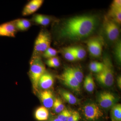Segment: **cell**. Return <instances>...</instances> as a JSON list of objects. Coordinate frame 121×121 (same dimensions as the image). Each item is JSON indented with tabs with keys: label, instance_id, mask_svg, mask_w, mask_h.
I'll return each mask as SVG.
<instances>
[{
	"label": "cell",
	"instance_id": "52a82bcc",
	"mask_svg": "<svg viewBox=\"0 0 121 121\" xmlns=\"http://www.w3.org/2000/svg\"><path fill=\"white\" fill-rule=\"evenodd\" d=\"M87 45L90 54L95 57L101 56L102 51L103 43L100 38H94L89 40Z\"/></svg>",
	"mask_w": 121,
	"mask_h": 121
},
{
	"label": "cell",
	"instance_id": "d6986e66",
	"mask_svg": "<svg viewBox=\"0 0 121 121\" xmlns=\"http://www.w3.org/2000/svg\"><path fill=\"white\" fill-rule=\"evenodd\" d=\"M69 48L75 56L76 60L82 59L86 56V52L82 47L77 46Z\"/></svg>",
	"mask_w": 121,
	"mask_h": 121
},
{
	"label": "cell",
	"instance_id": "8fae6325",
	"mask_svg": "<svg viewBox=\"0 0 121 121\" xmlns=\"http://www.w3.org/2000/svg\"><path fill=\"white\" fill-rule=\"evenodd\" d=\"M43 2V0L30 1L24 7L22 11V15L27 16L35 13L41 7Z\"/></svg>",
	"mask_w": 121,
	"mask_h": 121
},
{
	"label": "cell",
	"instance_id": "44dd1931",
	"mask_svg": "<svg viewBox=\"0 0 121 121\" xmlns=\"http://www.w3.org/2000/svg\"><path fill=\"white\" fill-rule=\"evenodd\" d=\"M62 97L67 102L71 105L75 104L78 102L77 98L73 94L66 91H61Z\"/></svg>",
	"mask_w": 121,
	"mask_h": 121
},
{
	"label": "cell",
	"instance_id": "e0dca14e",
	"mask_svg": "<svg viewBox=\"0 0 121 121\" xmlns=\"http://www.w3.org/2000/svg\"><path fill=\"white\" fill-rule=\"evenodd\" d=\"M49 116V112L47 108L41 106L37 109L35 112L36 118L39 121L47 120Z\"/></svg>",
	"mask_w": 121,
	"mask_h": 121
},
{
	"label": "cell",
	"instance_id": "8992f818",
	"mask_svg": "<svg viewBox=\"0 0 121 121\" xmlns=\"http://www.w3.org/2000/svg\"><path fill=\"white\" fill-rule=\"evenodd\" d=\"M83 110L85 117L88 120H96L103 115L102 112L99 107L95 103L86 104L83 107Z\"/></svg>",
	"mask_w": 121,
	"mask_h": 121
},
{
	"label": "cell",
	"instance_id": "4fadbf2b",
	"mask_svg": "<svg viewBox=\"0 0 121 121\" xmlns=\"http://www.w3.org/2000/svg\"><path fill=\"white\" fill-rule=\"evenodd\" d=\"M54 82V79L52 75L45 72L40 78L39 86L41 89L47 90L52 86Z\"/></svg>",
	"mask_w": 121,
	"mask_h": 121
},
{
	"label": "cell",
	"instance_id": "7402d4cb",
	"mask_svg": "<svg viewBox=\"0 0 121 121\" xmlns=\"http://www.w3.org/2000/svg\"><path fill=\"white\" fill-rule=\"evenodd\" d=\"M68 69L78 82L81 83L83 79V75L80 69L77 67L68 68Z\"/></svg>",
	"mask_w": 121,
	"mask_h": 121
},
{
	"label": "cell",
	"instance_id": "f1b7e54d",
	"mask_svg": "<svg viewBox=\"0 0 121 121\" xmlns=\"http://www.w3.org/2000/svg\"><path fill=\"white\" fill-rule=\"evenodd\" d=\"M81 118L79 113L76 111L72 112L67 121H79Z\"/></svg>",
	"mask_w": 121,
	"mask_h": 121
},
{
	"label": "cell",
	"instance_id": "6da1fadb",
	"mask_svg": "<svg viewBox=\"0 0 121 121\" xmlns=\"http://www.w3.org/2000/svg\"><path fill=\"white\" fill-rule=\"evenodd\" d=\"M98 24L97 17L91 15L78 16L64 22L59 30V36L71 40H79L90 35Z\"/></svg>",
	"mask_w": 121,
	"mask_h": 121
},
{
	"label": "cell",
	"instance_id": "f546056e",
	"mask_svg": "<svg viewBox=\"0 0 121 121\" xmlns=\"http://www.w3.org/2000/svg\"><path fill=\"white\" fill-rule=\"evenodd\" d=\"M103 67V63L98 62H92L90 63L89 65L90 69L96 68Z\"/></svg>",
	"mask_w": 121,
	"mask_h": 121
},
{
	"label": "cell",
	"instance_id": "ac0fdd59",
	"mask_svg": "<svg viewBox=\"0 0 121 121\" xmlns=\"http://www.w3.org/2000/svg\"><path fill=\"white\" fill-rule=\"evenodd\" d=\"M112 121H121V105L119 104L113 106L111 111Z\"/></svg>",
	"mask_w": 121,
	"mask_h": 121
},
{
	"label": "cell",
	"instance_id": "ffe728a7",
	"mask_svg": "<svg viewBox=\"0 0 121 121\" xmlns=\"http://www.w3.org/2000/svg\"><path fill=\"white\" fill-rule=\"evenodd\" d=\"M83 86L84 89L89 92L94 91L95 87V83L91 74L87 76L84 80Z\"/></svg>",
	"mask_w": 121,
	"mask_h": 121
},
{
	"label": "cell",
	"instance_id": "277c9868",
	"mask_svg": "<svg viewBox=\"0 0 121 121\" xmlns=\"http://www.w3.org/2000/svg\"><path fill=\"white\" fill-rule=\"evenodd\" d=\"M50 34L47 31L41 30L35 40L34 45V55L43 53L48 48L51 43Z\"/></svg>",
	"mask_w": 121,
	"mask_h": 121
},
{
	"label": "cell",
	"instance_id": "9a60e30c",
	"mask_svg": "<svg viewBox=\"0 0 121 121\" xmlns=\"http://www.w3.org/2000/svg\"><path fill=\"white\" fill-rule=\"evenodd\" d=\"M32 20L35 23L43 26H46L50 24L51 18L47 15L36 14L33 16Z\"/></svg>",
	"mask_w": 121,
	"mask_h": 121
},
{
	"label": "cell",
	"instance_id": "83f0119b",
	"mask_svg": "<svg viewBox=\"0 0 121 121\" xmlns=\"http://www.w3.org/2000/svg\"><path fill=\"white\" fill-rule=\"evenodd\" d=\"M114 54L115 58L119 63L121 61V43L119 41L115 45L114 50Z\"/></svg>",
	"mask_w": 121,
	"mask_h": 121
},
{
	"label": "cell",
	"instance_id": "3957f363",
	"mask_svg": "<svg viewBox=\"0 0 121 121\" xmlns=\"http://www.w3.org/2000/svg\"><path fill=\"white\" fill-rule=\"evenodd\" d=\"M45 72V66L39 55H34L30 63L29 73L34 89L39 86L40 78Z\"/></svg>",
	"mask_w": 121,
	"mask_h": 121
},
{
	"label": "cell",
	"instance_id": "d6a6232c",
	"mask_svg": "<svg viewBox=\"0 0 121 121\" xmlns=\"http://www.w3.org/2000/svg\"><path fill=\"white\" fill-rule=\"evenodd\" d=\"M61 121L58 118H55V119H52V120H51V121Z\"/></svg>",
	"mask_w": 121,
	"mask_h": 121
},
{
	"label": "cell",
	"instance_id": "4316f807",
	"mask_svg": "<svg viewBox=\"0 0 121 121\" xmlns=\"http://www.w3.org/2000/svg\"><path fill=\"white\" fill-rule=\"evenodd\" d=\"M72 113L71 111L67 109H64L63 111L60 113L57 118L61 121H67Z\"/></svg>",
	"mask_w": 121,
	"mask_h": 121
},
{
	"label": "cell",
	"instance_id": "603a6c76",
	"mask_svg": "<svg viewBox=\"0 0 121 121\" xmlns=\"http://www.w3.org/2000/svg\"><path fill=\"white\" fill-rule=\"evenodd\" d=\"M52 107L54 112L60 113L65 109V106L61 99L56 98L54 100Z\"/></svg>",
	"mask_w": 121,
	"mask_h": 121
},
{
	"label": "cell",
	"instance_id": "5b68a950",
	"mask_svg": "<svg viewBox=\"0 0 121 121\" xmlns=\"http://www.w3.org/2000/svg\"><path fill=\"white\" fill-rule=\"evenodd\" d=\"M104 31L107 38L111 41H114L119 37V30L117 24L108 16L104 17L103 21Z\"/></svg>",
	"mask_w": 121,
	"mask_h": 121
},
{
	"label": "cell",
	"instance_id": "5bb4252c",
	"mask_svg": "<svg viewBox=\"0 0 121 121\" xmlns=\"http://www.w3.org/2000/svg\"><path fill=\"white\" fill-rule=\"evenodd\" d=\"M13 22L15 24L17 30L20 31H27L31 26V22L27 19H17Z\"/></svg>",
	"mask_w": 121,
	"mask_h": 121
},
{
	"label": "cell",
	"instance_id": "4dcf8cb0",
	"mask_svg": "<svg viewBox=\"0 0 121 121\" xmlns=\"http://www.w3.org/2000/svg\"><path fill=\"white\" fill-rule=\"evenodd\" d=\"M111 7L115 8H121V0H115L111 4Z\"/></svg>",
	"mask_w": 121,
	"mask_h": 121
},
{
	"label": "cell",
	"instance_id": "30bf717a",
	"mask_svg": "<svg viewBox=\"0 0 121 121\" xmlns=\"http://www.w3.org/2000/svg\"><path fill=\"white\" fill-rule=\"evenodd\" d=\"M17 30L13 21L4 23L0 25V36L15 37Z\"/></svg>",
	"mask_w": 121,
	"mask_h": 121
},
{
	"label": "cell",
	"instance_id": "7a4b0ae2",
	"mask_svg": "<svg viewBox=\"0 0 121 121\" xmlns=\"http://www.w3.org/2000/svg\"><path fill=\"white\" fill-rule=\"evenodd\" d=\"M103 60V69L97 74L96 79L103 86L110 87L112 86L114 80L112 64L110 59L107 56H104Z\"/></svg>",
	"mask_w": 121,
	"mask_h": 121
},
{
	"label": "cell",
	"instance_id": "1f68e13d",
	"mask_svg": "<svg viewBox=\"0 0 121 121\" xmlns=\"http://www.w3.org/2000/svg\"><path fill=\"white\" fill-rule=\"evenodd\" d=\"M117 84L119 88H121V76H119L117 79Z\"/></svg>",
	"mask_w": 121,
	"mask_h": 121
},
{
	"label": "cell",
	"instance_id": "d4e9b609",
	"mask_svg": "<svg viewBox=\"0 0 121 121\" xmlns=\"http://www.w3.org/2000/svg\"><path fill=\"white\" fill-rule=\"evenodd\" d=\"M46 64L50 67L56 68L59 66L60 63L58 58L55 56L48 59L46 62Z\"/></svg>",
	"mask_w": 121,
	"mask_h": 121
},
{
	"label": "cell",
	"instance_id": "9c48e42d",
	"mask_svg": "<svg viewBox=\"0 0 121 121\" xmlns=\"http://www.w3.org/2000/svg\"><path fill=\"white\" fill-rule=\"evenodd\" d=\"M116 101V98L112 93L108 91H103L99 94L98 102L102 108H108L114 105Z\"/></svg>",
	"mask_w": 121,
	"mask_h": 121
},
{
	"label": "cell",
	"instance_id": "7c38bea8",
	"mask_svg": "<svg viewBox=\"0 0 121 121\" xmlns=\"http://www.w3.org/2000/svg\"><path fill=\"white\" fill-rule=\"evenodd\" d=\"M41 101L45 108H50L52 107L54 99L52 92L48 90L43 91L40 94Z\"/></svg>",
	"mask_w": 121,
	"mask_h": 121
},
{
	"label": "cell",
	"instance_id": "ba28073f",
	"mask_svg": "<svg viewBox=\"0 0 121 121\" xmlns=\"http://www.w3.org/2000/svg\"><path fill=\"white\" fill-rule=\"evenodd\" d=\"M61 78L64 84L69 88L77 92L80 91V83L72 75L68 68L65 69Z\"/></svg>",
	"mask_w": 121,
	"mask_h": 121
},
{
	"label": "cell",
	"instance_id": "cb8c5ba5",
	"mask_svg": "<svg viewBox=\"0 0 121 121\" xmlns=\"http://www.w3.org/2000/svg\"><path fill=\"white\" fill-rule=\"evenodd\" d=\"M63 52L65 59L67 60L71 61L76 60L75 56L69 47L64 48L63 50Z\"/></svg>",
	"mask_w": 121,
	"mask_h": 121
},
{
	"label": "cell",
	"instance_id": "2e32d148",
	"mask_svg": "<svg viewBox=\"0 0 121 121\" xmlns=\"http://www.w3.org/2000/svg\"><path fill=\"white\" fill-rule=\"evenodd\" d=\"M108 16L117 24L121 23V8H115L111 7Z\"/></svg>",
	"mask_w": 121,
	"mask_h": 121
},
{
	"label": "cell",
	"instance_id": "484cf974",
	"mask_svg": "<svg viewBox=\"0 0 121 121\" xmlns=\"http://www.w3.org/2000/svg\"><path fill=\"white\" fill-rule=\"evenodd\" d=\"M57 53L58 52L56 49L50 47L43 53V56L45 58L50 59L56 56Z\"/></svg>",
	"mask_w": 121,
	"mask_h": 121
}]
</instances>
